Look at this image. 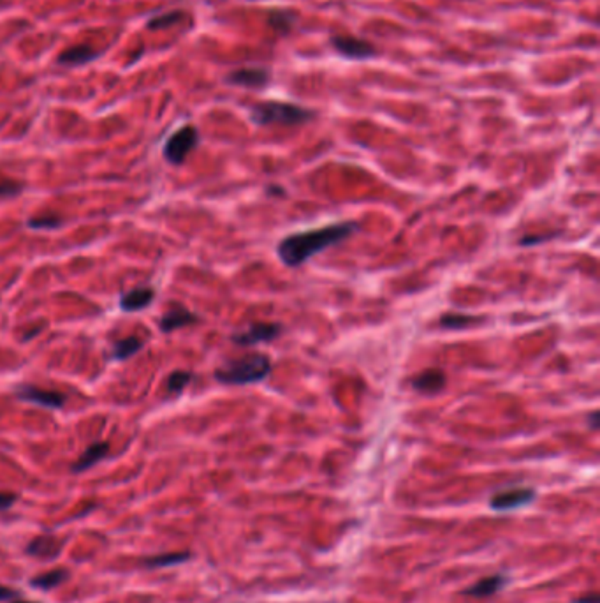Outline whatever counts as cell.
<instances>
[{
  "mask_svg": "<svg viewBox=\"0 0 600 603\" xmlns=\"http://www.w3.org/2000/svg\"><path fill=\"white\" fill-rule=\"evenodd\" d=\"M359 231V224L354 221L335 222L322 228L306 229L287 235L276 247L280 261L289 268H298L315 254H321L326 249L342 244L343 240L351 238Z\"/></svg>",
  "mask_w": 600,
  "mask_h": 603,
  "instance_id": "6da1fadb",
  "label": "cell"
},
{
  "mask_svg": "<svg viewBox=\"0 0 600 603\" xmlns=\"http://www.w3.org/2000/svg\"><path fill=\"white\" fill-rule=\"evenodd\" d=\"M271 372V362L266 355L252 353L238 360H231L215 371V379L222 385H252L266 379Z\"/></svg>",
  "mask_w": 600,
  "mask_h": 603,
  "instance_id": "7a4b0ae2",
  "label": "cell"
},
{
  "mask_svg": "<svg viewBox=\"0 0 600 603\" xmlns=\"http://www.w3.org/2000/svg\"><path fill=\"white\" fill-rule=\"evenodd\" d=\"M315 116L312 109L291 102L266 101L250 108V120L258 125H299L310 122Z\"/></svg>",
  "mask_w": 600,
  "mask_h": 603,
  "instance_id": "3957f363",
  "label": "cell"
},
{
  "mask_svg": "<svg viewBox=\"0 0 600 603\" xmlns=\"http://www.w3.org/2000/svg\"><path fill=\"white\" fill-rule=\"evenodd\" d=\"M199 143V132L194 125H185V128L178 129L175 135L169 136V139L164 145V158L168 159L171 165H182L187 159V155L191 154L192 150L198 146Z\"/></svg>",
  "mask_w": 600,
  "mask_h": 603,
  "instance_id": "277c9868",
  "label": "cell"
},
{
  "mask_svg": "<svg viewBox=\"0 0 600 603\" xmlns=\"http://www.w3.org/2000/svg\"><path fill=\"white\" fill-rule=\"evenodd\" d=\"M283 332V325L280 323H252L248 328H245L243 332L232 335V342L238 346H254L261 344V342H271L275 339H278Z\"/></svg>",
  "mask_w": 600,
  "mask_h": 603,
  "instance_id": "5b68a950",
  "label": "cell"
},
{
  "mask_svg": "<svg viewBox=\"0 0 600 603\" xmlns=\"http://www.w3.org/2000/svg\"><path fill=\"white\" fill-rule=\"evenodd\" d=\"M537 492L532 487H514L507 491H500L489 499V508L495 512H511V510L523 508L535 501Z\"/></svg>",
  "mask_w": 600,
  "mask_h": 603,
  "instance_id": "8992f818",
  "label": "cell"
},
{
  "mask_svg": "<svg viewBox=\"0 0 600 603\" xmlns=\"http://www.w3.org/2000/svg\"><path fill=\"white\" fill-rule=\"evenodd\" d=\"M16 397L19 401L32 402V404H39L42 408L58 409L65 404V395L60 392H53V390H42L32 385H22L16 388Z\"/></svg>",
  "mask_w": 600,
  "mask_h": 603,
  "instance_id": "52a82bcc",
  "label": "cell"
},
{
  "mask_svg": "<svg viewBox=\"0 0 600 603\" xmlns=\"http://www.w3.org/2000/svg\"><path fill=\"white\" fill-rule=\"evenodd\" d=\"M331 45L338 53L352 60H366L375 56V48L365 39L352 38V36H335L331 38Z\"/></svg>",
  "mask_w": 600,
  "mask_h": 603,
  "instance_id": "ba28073f",
  "label": "cell"
},
{
  "mask_svg": "<svg viewBox=\"0 0 600 603\" xmlns=\"http://www.w3.org/2000/svg\"><path fill=\"white\" fill-rule=\"evenodd\" d=\"M445 383H448V376L442 369H426L410 379L412 388L425 395L440 394L445 388Z\"/></svg>",
  "mask_w": 600,
  "mask_h": 603,
  "instance_id": "9c48e42d",
  "label": "cell"
},
{
  "mask_svg": "<svg viewBox=\"0 0 600 603\" xmlns=\"http://www.w3.org/2000/svg\"><path fill=\"white\" fill-rule=\"evenodd\" d=\"M231 85L248 86V89H262L269 82V72L262 68H243L236 69L228 76Z\"/></svg>",
  "mask_w": 600,
  "mask_h": 603,
  "instance_id": "30bf717a",
  "label": "cell"
},
{
  "mask_svg": "<svg viewBox=\"0 0 600 603\" xmlns=\"http://www.w3.org/2000/svg\"><path fill=\"white\" fill-rule=\"evenodd\" d=\"M507 582L509 579L502 574L489 575V577L481 579V581H477L475 584L465 588L461 593L465 596H473V598H489V596L502 591V589L507 586Z\"/></svg>",
  "mask_w": 600,
  "mask_h": 603,
  "instance_id": "8fae6325",
  "label": "cell"
},
{
  "mask_svg": "<svg viewBox=\"0 0 600 603\" xmlns=\"http://www.w3.org/2000/svg\"><path fill=\"white\" fill-rule=\"evenodd\" d=\"M198 321L199 318L194 314V312L182 307V305H173L171 311H168L164 316H162L161 321H159V326H161L162 332H173V330H178L182 328V326L194 325V323Z\"/></svg>",
  "mask_w": 600,
  "mask_h": 603,
  "instance_id": "7c38bea8",
  "label": "cell"
},
{
  "mask_svg": "<svg viewBox=\"0 0 600 603\" xmlns=\"http://www.w3.org/2000/svg\"><path fill=\"white\" fill-rule=\"evenodd\" d=\"M60 547L62 542L56 536L41 535L26 545V552L39 559H55L60 554Z\"/></svg>",
  "mask_w": 600,
  "mask_h": 603,
  "instance_id": "4fadbf2b",
  "label": "cell"
},
{
  "mask_svg": "<svg viewBox=\"0 0 600 603\" xmlns=\"http://www.w3.org/2000/svg\"><path fill=\"white\" fill-rule=\"evenodd\" d=\"M109 452V445L104 441H99V443H93V445H90L88 448L85 450L81 454V457L78 459V461L72 464V471L74 473H81L86 471V469H90L92 466L97 464L99 461H102V459L108 455Z\"/></svg>",
  "mask_w": 600,
  "mask_h": 603,
  "instance_id": "5bb4252c",
  "label": "cell"
},
{
  "mask_svg": "<svg viewBox=\"0 0 600 603\" xmlns=\"http://www.w3.org/2000/svg\"><path fill=\"white\" fill-rule=\"evenodd\" d=\"M97 55L99 53L95 52L92 46L76 45V46H71V48H68L65 52L60 53L58 62L62 66H79V64H85V62H90V60L93 59H97Z\"/></svg>",
  "mask_w": 600,
  "mask_h": 603,
  "instance_id": "9a60e30c",
  "label": "cell"
},
{
  "mask_svg": "<svg viewBox=\"0 0 600 603\" xmlns=\"http://www.w3.org/2000/svg\"><path fill=\"white\" fill-rule=\"evenodd\" d=\"M152 300H153L152 289H146V288L132 289V291L125 293V295L122 296V300H120V307L127 312L139 311V309L148 307V305L152 304Z\"/></svg>",
  "mask_w": 600,
  "mask_h": 603,
  "instance_id": "2e32d148",
  "label": "cell"
},
{
  "mask_svg": "<svg viewBox=\"0 0 600 603\" xmlns=\"http://www.w3.org/2000/svg\"><path fill=\"white\" fill-rule=\"evenodd\" d=\"M68 579H69L68 570L55 568V570H49V572H46V574H41V575H38V577L32 579V581H30V586H32V588L42 589V591H49V589L56 588V586L64 584Z\"/></svg>",
  "mask_w": 600,
  "mask_h": 603,
  "instance_id": "e0dca14e",
  "label": "cell"
},
{
  "mask_svg": "<svg viewBox=\"0 0 600 603\" xmlns=\"http://www.w3.org/2000/svg\"><path fill=\"white\" fill-rule=\"evenodd\" d=\"M191 554L189 552H168V554L150 556V558L143 559V565L146 568H168V566L182 565V563L189 561Z\"/></svg>",
  "mask_w": 600,
  "mask_h": 603,
  "instance_id": "ac0fdd59",
  "label": "cell"
},
{
  "mask_svg": "<svg viewBox=\"0 0 600 603\" xmlns=\"http://www.w3.org/2000/svg\"><path fill=\"white\" fill-rule=\"evenodd\" d=\"M484 321L482 316L473 314H444L440 318L439 325L445 330H465L472 325Z\"/></svg>",
  "mask_w": 600,
  "mask_h": 603,
  "instance_id": "d6986e66",
  "label": "cell"
},
{
  "mask_svg": "<svg viewBox=\"0 0 600 603\" xmlns=\"http://www.w3.org/2000/svg\"><path fill=\"white\" fill-rule=\"evenodd\" d=\"M143 348V342L138 337H125L122 341L115 342V348H113V358L116 360H127L132 355L139 351Z\"/></svg>",
  "mask_w": 600,
  "mask_h": 603,
  "instance_id": "ffe728a7",
  "label": "cell"
},
{
  "mask_svg": "<svg viewBox=\"0 0 600 603\" xmlns=\"http://www.w3.org/2000/svg\"><path fill=\"white\" fill-rule=\"evenodd\" d=\"M294 20H296V15H292V13L275 11L271 13V16H269V25H271L276 32H280V34H285V32H289V30L292 29Z\"/></svg>",
  "mask_w": 600,
  "mask_h": 603,
  "instance_id": "44dd1931",
  "label": "cell"
},
{
  "mask_svg": "<svg viewBox=\"0 0 600 603\" xmlns=\"http://www.w3.org/2000/svg\"><path fill=\"white\" fill-rule=\"evenodd\" d=\"M182 20H183L182 11H171V13H164V15H159V16H155V18H152L146 26H148V29H152V30L168 29V26L182 22Z\"/></svg>",
  "mask_w": 600,
  "mask_h": 603,
  "instance_id": "7402d4cb",
  "label": "cell"
},
{
  "mask_svg": "<svg viewBox=\"0 0 600 603\" xmlns=\"http://www.w3.org/2000/svg\"><path fill=\"white\" fill-rule=\"evenodd\" d=\"M192 381V374L187 371H175L168 379V390L171 394H180L189 383Z\"/></svg>",
  "mask_w": 600,
  "mask_h": 603,
  "instance_id": "603a6c76",
  "label": "cell"
},
{
  "mask_svg": "<svg viewBox=\"0 0 600 603\" xmlns=\"http://www.w3.org/2000/svg\"><path fill=\"white\" fill-rule=\"evenodd\" d=\"M62 224V221H60L58 215H41V217H35V219H30L29 221V228L32 229H53V228H58V226Z\"/></svg>",
  "mask_w": 600,
  "mask_h": 603,
  "instance_id": "cb8c5ba5",
  "label": "cell"
},
{
  "mask_svg": "<svg viewBox=\"0 0 600 603\" xmlns=\"http://www.w3.org/2000/svg\"><path fill=\"white\" fill-rule=\"evenodd\" d=\"M23 189V185L19 184V182H15V180H9V178H2L0 176V198H11V196L19 194Z\"/></svg>",
  "mask_w": 600,
  "mask_h": 603,
  "instance_id": "d4e9b609",
  "label": "cell"
},
{
  "mask_svg": "<svg viewBox=\"0 0 600 603\" xmlns=\"http://www.w3.org/2000/svg\"><path fill=\"white\" fill-rule=\"evenodd\" d=\"M19 593L16 589L8 588V586L0 584V602H13V600H18Z\"/></svg>",
  "mask_w": 600,
  "mask_h": 603,
  "instance_id": "484cf974",
  "label": "cell"
},
{
  "mask_svg": "<svg viewBox=\"0 0 600 603\" xmlns=\"http://www.w3.org/2000/svg\"><path fill=\"white\" fill-rule=\"evenodd\" d=\"M16 499H18V496L13 494V492H0V512L11 508Z\"/></svg>",
  "mask_w": 600,
  "mask_h": 603,
  "instance_id": "4316f807",
  "label": "cell"
},
{
  "mask_svg": "<svg viewBox=\"0 0 600 603\" xmlns=\"http://www.w3.org/2000/svg\"><path fill=\"white\" fill-rule=\"evenodd\" d=\"M572 603H600V598L597 593H590V595L581 596V598L572 600Z\"/></svg>",
  "mask_w": 600,
  "mask_h": 603,
  "instance_id": "83f0119b",
  "label": "cell"
},
{
  "mask_svg": "<svg viewBox=\"0 0 600 603\" xmlns=\"http://www.w3.org/2000/svg\"><path fill=\"white\" fill-rule=\"evenodd\" d=\"M588 425L592 431H597V429H599V413L593 411L592 415H588Z\"/></svg>",
  "mask_w": 600,
  "mask_h": 603,
  "instance_id": "f1b7e54d",
  "label": "cell"
},
{
  "mask_svg": "<svg viewBox=\"0 0 600 603\" xmlns=\"http://www.w3.org/2000/svg\"><path fill=\"white\" fill-rule=\"evenodd\" d=\"M9 603H38V602H25V600H13V602H9Z\"/></svg>",
  "mask_w": 600,
  "mask_h": 603,
  "instance_id": "f546056e",
  "label": "cell"
}]
</instances>
